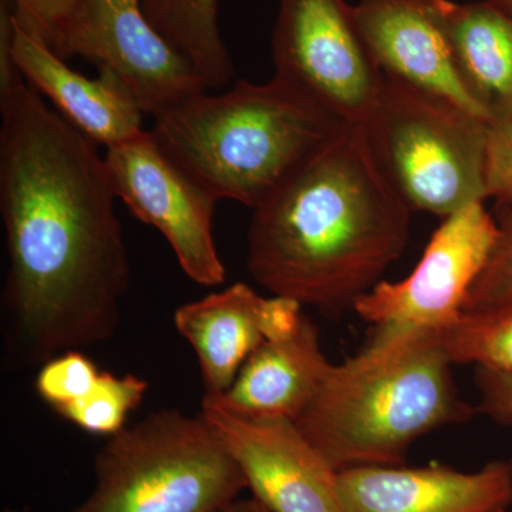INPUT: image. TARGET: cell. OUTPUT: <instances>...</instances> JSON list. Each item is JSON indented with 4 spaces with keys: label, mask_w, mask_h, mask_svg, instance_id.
<instances>
[{
    "label": "cell",
    "mask_w": 512,
    "mask_h": 512,
    "mask_svg": "<svg viewBox=\"0 0 512 512\" xmlns=\"http://www.w3.org/2000/svg\"><path fill=\"white\" fill-rule=\"evenodd\" d=\"M5 512H18V511H12V510H8V511H5Z\"/></svg>",
    "instance_id": "cell-28"
},
{
    "label": "cell",
    "mask_w": 512,
    "mask_h": 512,
    "mask_svg": "<svg viewBox=\"0 0 512 512\" xmlns=\"http://www.w3.org/2000/svg\"><path fill=\"white\" fill-rule=\"evenodd\" d=\"M215 512H271L265 505L259 503L255 498H251V500H241V498H237V500L232 501L225 505V507L220 508V510Z\"/></svg>",
    "instance_id": "cell-26"
},
{
    "label": "cell",
    "mask_w": 512,
    "mask_h": 512,
    "mask_svg": "<svg viewBox=\"0 0 512 512\" xmlns=\"http://www.w3.org/2000/svg\"><path fill=\"white\" fill-rule=\"evenodd\" d=\"M0 15V215L10 365L35 367L106 342L131 281L116 192L104 157L50 110L10 55Z\"/></svg>",
    "instance_id": "cell-1"
},
{
    "label": "cell",
    "mask_w": 512,
    "mask_h": 512,
    "mask_svg": "<svg viewBox=\"0 0 512 512\" xmlns=\"http://www.w3.org/2000/svg\"><path fill=\"white\" fill-rule=\"evenodd\" d=\"M504 512H512L511 510H507V511H504Z\"/></svg>",
    "instance_id": "cell-29"
},
{
    "label": "cell",
    "mask_w": 512,
    "mask_h": 512,
    "mask_svg": "<svg viewBox=\"0 0 512 512\" xmlns=\"http://www.w3.org/2000/svg\"><path fill=\"white\" fill-rule=\"evenodd\" d=\"M497 238V218L485 210L484 202L444 218L410 275L402 281H380L355 303L353 311L372 328L366 348L439 335L454 325Z\"/></svg>",
    "instance_id": "cell-7"
},
{
    "label": "cell",
    "mask_w": 512,
    "mask_h": 512,
    "mask_svg": "<svg viewBox=\"0 0 512 512\" xmlns=\"http://www.w3.org/2000/svg\"><path fill=\"white\" fill-rule=\"evenodd\" d=\"M485 194L497 202L498 210L512 211V106L488 123Z\"/></svg>",
    "instance_id": "cell-24"
},
{
    "label": "cell",
    "mask_w": 512,
    "mask_h": 512,
    "mask_svg": "<svg viewBox=\"0 0 512 512\" xmlns=\"http://www.w3.org/2000/svg\"><path fill=\"white\" fill-rule=\"evenodd\" d=\"M444 19L461 79L491 120L512 106V15L491 0H444Z\"/></svg>",
    "instance_id": "cell-17"
},
{
    "label": "cell",
    "mask_w": 512,
    "mask_h": 512,
    "mask_svg": "<svg viewBox=\"0 0 512 512\" xmlns=\"http://www.w3.org/2000/svg\"><path fill=\"white\" fill-rule=\"evenodd\" d=\"M79 56L116 74L144 113L157 116L207 87L168 45L144 12L143 0H83Z\"/></svg>",
    "instance_id": "cell-12"
},
{
    "label": "cell",
    "mask_w": 512,
    "mask_h": 512,
    "mask_svg": "<svg viewBox=\"0 0 512 512\" xmlns=\"http://www.w3.org/2000/svg\"><path fill=\"white\" fill-rule=\"evenodd\" d=\"M93 470L92 493L67 512H215L248 488L204 416L175 409L110 436Z\"/></svg>",
    "instance_id": "cell-5"
},
{
    "label": "cell",
    "mask_w": 512,
    "mask_h": 512,
    "mask_svg": "<svg viewBox=\"0 0 512 512\" xmlns=\"http://www.w3.org/2000/svg\"><path fill=\"white\" fill-rule=\"evenodd\" d=\"M367 136L412 211L447 218L485 194L488 123L450 101L383 76Z\"/></svg>",
    "instance_id": "cell-6"
},
{
    "label": "cell",
    "mask_w": 512,
    "mask_h": 512,
    "mask_svg": "<svg viewBox=\"0 0 512 512\" xmlns=\"http://www.w3.org/2000/svg\"><path fill=\"white\" fill-rule=\"evenodd\" d=\"M104 163L117 198L161 232L184 274L198 285L224 284L227 269L214 238L218 200L165 153L151 131L107 148Z\"/></svg>",
    "instance_id": "cell-9"
},
{
    "label": "cell",
    "mask_w": 512,
    "mask_h": 512,
    "mask_svg": "<svg viewBox=\"0 0 512 512\" xmlns=\"http://www.w3.org/2000/svg\"><path fill=\"white\" fill-rule=\"evenodd\" d=\"M13 19L63 60L79 56L83 0H12Z\"/></svg>",
    "instance_id": "cell-21"
},
{
    "label": "cell",
    "mask_w": 512,
    "mask_h": 512,
    "mask_svg": "<svg viewBox=\"0 0 512 512\" xmlns=\"http://www.w3.org/2000/svg\"><path fill=\"white\" fill-rule=\"evenodd\" d=\"M346 512H504L512 505V468L491 461L463 473L443 464L365 466L339 473Z\"/></svg>",
    "instance_id": "cell-14"
},
{
    "label": "cell",
    "mask_w": 512,
    "mask_h": 512,
    "mask_svg": "<svg viewBox=\"0 0 512 512\" xmlns=\"http://www.w3.org/2000/svg\"><path fill=\"white\" fill-rule=\"evenodd\" d=\"M154 29L184 57L208 90L234 79L235 66L222 40L220 0H143Z\"/></svg>",
    "instance_id": "cell-18"
},
{
    "label": "cell",
    "mask_w": 512,
    "mask_h": 512,
    "mask_svg": "<svg viewBox=\"0 0 512 512\" xmlns=\"http://www.w3.org/2000/svg\"><path fill=\"white\" fill-rule=\"evenodd\" d=\"M491 2L512 15V0H491Z\"/></svg>",
    "instance_id": "cell-27"
},
{
    "label": "cell",
    "mask_w": 512,
    "mask_h": 512,
    "mask_svg": "<svg viewBox=\"0 0 512 512\" xmlns=\"http://www.w3.org/2000/svg\"><path fill=\"white\" fill-rule=\"evenodd\" d=\"M272 60L276 77L343 123L366 126L372 119L383 74L346 0H279Z\"/></svg>",
    "instance_id": "cell-8"
},
{
    "label": "cell",
    "mask_w": 512,
    "mask_h": 512,
    "mask_svg": "<svg viewBox=\"0 0 512 512\" xmlns=\"http://www.w3.org/2000/svg\"><path fill=\"white\" fill-rule=\"evenodd\" d=\"M439 335L363 348L332 363L296 421L338 473L365 466H400L414 441L470 420Z\"/></svg>",
    "instance_id": "cell-4"
},
{
    "label": "cell",
    "mask_w": 512,
    "mask_h": 512,
    "mask_svg": "<svg viewBox=\"0 0 512 512\" xmlns=\"http://www.w3.org/2000/svg\"><path fill=\"white\" fill-rule=\"evenodd\" d=\"M346 126L274 76L201 92L154 116L161 148L218 201L258 207Z\"/></svg>",
    "instance_id": "cell-3"
},
{
    "label": "cell",
    "mask_w": 512,
    "mask_h": 512,
    "mask_svg": "<svg viewBox=\"0 0 512 512\" xmlns=\"http://www.w3.org/2000/svg\"><path fill=\"white\" fill-rule=\"evenodd\" d=\"M147 390L146 380L136 375L101 372L92 389L59 414L87 433L110 437L126 427L128 414L143 403Z\"/></svg>",
    "instance_id": "cell-20"
},
{
    "label": "cell",
    "mask_w": 512,
    "mask_h": 512,
    "mask_svg": "<svg viewBox=\"0 0 512 512\" xmlns=\"http://www.w3.org/2000/svg\"><path fill=\"white\" fill-rule=\"evenodd\" d=\"M439 340L453 365L512 375V305L463 313Z\"/></svg>",
    "instance_id": "cell-19"
},
{
    "label": "cell",
    "mask_w": 512,
    "mask_h": 512,
    "mask_svg": "<svg viewBox=\"0 0 512 512\" xmlns=\"http://www.w3.org/2000/svg\"><path fill=\"white\" fill-rule=\"evenodd\" d=\"M10 55L26 82L53 101L57 111L74 127L107 148L120 146L144 133V111L111 70L99 67L90 79L77 73L13 19Z\"/></svg>",
    "instance_id": "cell-15"
},
{
    "label": "cell",
    "mask_w": 512,
    "mask_h": 512,
    "mask_svg": "<svg viewBox=\"0 0 512 512\" xmlns=\"http://www.w3.org/2000/svg\"><path fill=\"white\" fill-rule=\"evenodd\" d=\"M412 212L384 175L366 127L346 124L254 208L249 275L322 315L353 311L403 255Z\"/></svg>",
    "instance_id": "cell-2"
},
{
    "label": "cell",
    "mask_w": 512,
    "mask_h": 512,
    "mask_svg": "<svg viewBox=\"0 0 512 512\" xmlns=\"http://www.w3.org/2000/svg\"><path fill=\"white\" fill-rule=\"evenodd\" d=\"M99 367L80 350H70L40 366L36 392L56 413L82 399L100 376Z\"/></svg>",
    "instance_id": "cell-22"
},
{
    "label": "cell",
    "mask_w": 512,
    "mask_h": 512,
    "mask_svg": "<svg viewBox=\"0 0 512 512\" xmlns=\"http://www.w3.org/2000/svg\"><path fill=\"white\" fill-rule=\"evenodd\" d=\"M303 318L301 303L284 296L264 298L237 282L180 306L174 323L197 356L205 397H218L262 343L289 338Z\"/></svg>",
    "instance_id": "cell-13"
},
{
    "label": "cell",
    "mask_w": 512,
    "mask_h": 512,
    "mask_svg": "<svg viewBox=\"0 0 512 512\" xmlns=\"http://www.w3.org/2000/svg\"><path fill=\"white\" fill-rule=\"evenodd\" d=\"M330 365L320 348L318 328L305 316L301 328L289 338L262 343L227 392L202 400L239 417L298 421Z\"/></svg>",
    "instance_id": "cell-16"
},
{
    "label": "cell",
    "mask_w": 512,
    "mask_h": 512,
    "mask_svg": "<svg viewBox=\"0 0 512 512\" xmlns=\"http://www.w3.org/2000/svg\"><path fill=\"white\" fill-rule=\"evenodd\" d=\"M204 419L241 467L255 500L271 512H346L339 473L296 421L251 419L202 400Z\"/></svg>",
    "instance_id": "cell-10"
},
{
    "label": "cell",
    "mask_w": 512,
    "mask_h": 512,
    "mask_svg": "<svg viewBox=\"0 0 512 512\" xmlns=\"http://www.w3.org/2000/svg\"><path fill=\"white\" fill-rule=\"evenodd\" d=\"M497 222L493 254L468 295L464 313L512 305V211H498Z\"/></svg>",
    "instance_id": "cell-23"
},
{
    "label": "cell",
    "mask_w": 512,
    "mask_h": 512,
    "mask_svg": "<svg viewBox=\"0 0 512 512\" xmlns=\"http://www.w3.org/2000/svg\"><path fill=\"white\" fill-rule=\"evenodd\" d=\"M476 383L480 392L477 410L497 423L512 426V375L477 367ZM508 463L512 468V460Z\"/></svg>",
    "instance_id": "cell-25"
},
{
    "label": "cell",
    "mask_w": 512,
    "mask_h": 512,
    "mask_svg": "<svg viewBox=\"0 0 512 512\" xmlns=\"http://www.w3.org/2000/svg\"><path fill=\"white\" fill-rule=\"evenodd\" d=\"M353 16L384 77L456 104L490 121L458 72L444 0H359Z\"/></svg>",
    "instance_id": "cell-11"
}]
</instances>
